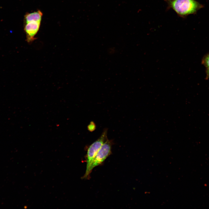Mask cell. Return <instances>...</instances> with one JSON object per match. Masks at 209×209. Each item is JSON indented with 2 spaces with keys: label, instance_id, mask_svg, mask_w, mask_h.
Returning <instances> with one entry per match:
<instances>
[{
  "label": "cell",
  "instance_id": "1",
  "mask_svg": "<svg viewBox=\"0 0 209 209\" xmlns=\"http://www.w3.org/2000/svg\"><path fill=\"white\" fill-rule=\"evenodd\" d=\"M42 16L43 13L39 10L27 13L24 15V30L28 43H32L36 39L35 36L39 29Z\"/></svg>",
  "mask_w": 209,
  "mask_h": 209
},
{
  "label": "cell",
  "instance_id": "2",
  "mask_svg": "<svg viewBox=\"0 0 209 209\" xmlns=\"http://www.w3.org/2000/svg\"><path fill=\"white\" fill-rule=\"evenodd\" d=\"M168 9L173 10L181 17L193 14L201 8V5L195 0H165Z\"/></svg>",
  "mask_w": 209,
  "mask_h": 209
},
{
  "label": "cell",
  "instance_id": "3",
  "mask_svg": "<svg viewBox=\"0 0 209 209\" xmlns=\"http://www.w3.org/2000/svg\"><path fill=\"white\" fill-rule=\"evenodd\" d=\"M107 129L105 128L103 131L100 137L88 147L86 158V168L83 179L88 178L90 174L89 170L95 158L102 145L108 138Z\"/></svg>",
  "mask_w": 209,
  "mask_h": 209
},
{
  "label": "cell",
  "instance_id": "4",
  "mask_svg": "<svg viewBox=\"0 0 209 209\" xmlns=\"http://www.w3.org/2000/svg\"><path fill=\"white\" fill-rule=\"evenodd\" d=\"M113 141L108 138L104 143L98 152L89 170L90 174L93 169L103 162L111 154Z\"/></svg>",
  "mask_w": 209,
  "mask_h": 209
},
{
  "label": "cell",
  "instance_id": "5",
  "mask_svg": "<svg viewBox=\"0 0 209 209\" xmlns=\"http://www.w3.org/2000/svg\"><path fill=\"white\" fill-rule=\"evenodd\" d=\"M202 63L206 68L209 67V53L206 54L203 58Z\"/></svg>",
  "mask_w": 209,
  "mask_h": 209
},
{
  "label": "cell",
  "instance_id": "6",
  "mask_svg": "<svg viewBox=\"0 0 209 209\" xmlns=\"http://www.w3.org/2000/svg\"><path fill=\"white\" fill-rule=\"evenodd\" d=\"M88 129L90 131H92L95 129V124L93 122L91 123L88 126Z\"/></svg>",
  "mask_w": 209,
  "mask_h": 209
},
{
  "label": "cell",
  "instance_id": "7",
  "mask_svg": "<svg viewBox=\"0 0 209 209\" xmlns=\"http://www.w3.org/2000/svg\"><path fill=\"white\" fill-rule=\"evenodd\" d=\"M206 78L207 79H209V67L207 68L206 71Z\"/></svg>",
  "mask_w": 209,
  "mask_h": 209
}]
</instances>
